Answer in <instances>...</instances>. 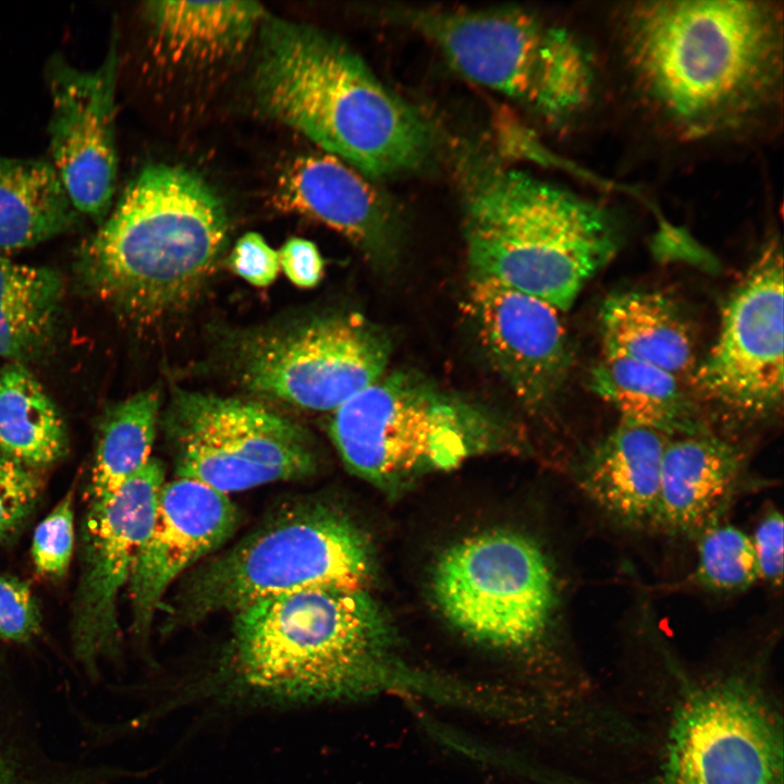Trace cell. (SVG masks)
Wrapping results in <instances>:
<instances>
[{
    "mask_svg": "<svg viewBox=\"0 0 784 784\" xmlns=\"http://www.w3.org/2000/svg\"><path fill=\"white\" fill-rule=\"evenodd\" d=\"M647 784H783L782 733L760 670L688 679Z\"/></svg>",
    "mask_w": 784,
    "mask_h": 784,
    "instance_id": "cell-9",
    "label": "cell"
},
{
    "mask_svg": "<svg viewBox=\"0 0 784 784\" xmlns=\"http://www.w3.org/2000/svg\"><path fill=\"white\" fill-rule=\"evenodd\" d=\"M164 428L175 476L224 494L301 479L316 467L305 431L262 404L176 392Z\"/></svg>",
    "mask_w": 784,
    "mask_h": 784,
    "instance_id": "cell-11",
    "label": "cell"
},
{
    "mask_svg": "<svg viewBox=\"0 0 784 784\" xmlns=\"http://www.w3.org/2000/svg\"><path fill=\"white\" fill-rule=\"evenodd\" d=\"M41 628V614L29 586L0 575V640L27 642Z\"/></svg>",
    "mask_w": 784,
    "mask_h": 784,
    "instance_id": "cell-32",
    "label": "cell"
},
{
    "mask_svg": "<svg viewBox=\"0 0 784 784\" xmlns=\"http://www.w3.org/2000/svg\"><path fill=\"white\" fill-rule=\"evenodd\" d=\"M749 535L759 581L773 589L781 588L784 568V523L781 511L773 505L765 509Z\"/></svg>",
    "mask_w": 784,
    "mask_h": 784,
    "instance_id": "cell-33",
    "label": "cell"
},
{
    "mask_svg": "<svg viewBox=\"0 0 784 784\" xmlns=\"http://www.w3.org/2000/svg\"><path fill=\"white\" fill-rule=\"evenodd\" d=\"M280 267L298 287H313L321 279L323 261L317 246L307 240L293 237L278 253Z\"/></svg>",
    "mask_w": 784,
    "mask_h": 784,
    "instance_id": "cell-35",
    "label": "cell"
},
{
    "mask_svg": "<svg viewBox=\"0 0 784 784\" xmlns=\"http://www.w3.org/2000/svg\"><path fill=\"white\" fill-rule=\"evenodd\" d=\"M389 636L364 589L313 588L234 614V690L305 703L372 694L394 685Z\"/></svg>",
    "mask_w": 784,
    "mask_h": 784,
    "instance_id": "cell-5",
    "label": "cell"
},
{
    "mask_svg": "<svg viewBox=\"0 0 784 784\" xmlns=\"http://www.w3.org/2000/svg\"><path fill=\"white\" fill-rule=\"evenodd\" d=\"M159 392L146 390L109 408L102 417L87 489L89 502L115 493L150 460Z\"/></svg>",
    "mask_w": 784,
    "mask_h": 784,
    "instance_id": "cell-28",
    "label": "cell"
},
{
    "mask_svg": "<svg viewBox=\"0 0 784 784\" xmlns=\"http://www.w3.org/2000/svg\"><path fill=\"white\" fill-rule=\"evenodd\" d=\"M238 522L237 507L228 494L188 478L164 481L151 530L127 583L137 635L149 628L172 583L223 544Z\"/></svg>",
    "mask_w": 784,
    "mask_h": 784,
    "instance_id": "cell-17",
    "label": "cell"
},
{
    "mask_svg": "<svg viewBox=\"0 0 784 784\" xmlns=\"http://www.w3.org/2000/svg\"><path fill=\"white\" fill-rule=\"evenodd\" d=\"M372 571L364 536L344 516L319 505L280 515L197 571L187 583V618L236 613L298 591L364 589Z\"/></svg>",
    "mask_w": 784,
    "mask_h": 784,
    "instance_id": "cell-7",
    "label": "cell"
},
{
    "mask_svg": "<svg viewBox=\"0 0 784 784\" xmlns=\"http://www.w3.org/2000/svg\"><path fill=\"white\" fill-rule=\"evenodd\" d=\"M164 468L150 457L115 493L89 502L82 527V569L71 620V648L91 683L120 653L118 596L151 530Z\"/></svg>",
    "mask_w": 784,
    "mask_h": 784,
    "instance_id": "cell-14",
    "label": "cell"
},
{
    "mask_svg": "<svg viewBox=\"0 0 784 784\" xmlns=\"http://www.w3.org/2000/svg\"><path fill=\"white\" fill-rule=\"evenodd\" d=\"M390 351L383 331L359 314H331L252 339L238 375L260 396L334 411L382 377Z\"/></svg>",
    "mask_w": 784,
    "mask_h": 784,
    "instance_id": "cell-12",
    "label": "cell"
},
{
    "mask_svg": "<svg viewBox=\"0 0 784 784\" xmlns=\"http://www.w3.org/2000/svg\"><path fill=\"white\" fill-rule=\"evenodd\" d=\"M696 563L688 581L696 588L732 596L759 583L750 535L726 522L702 531L695 540Z\"/></svg>",
    "mask_w": 784,
    "mask_h": 784,
    "instance_id": "cell-29",
    "label": "cell"
},
{
    "mask_svg": "<svg viewBox=\"0 0 784 784\" xmlns=\"http://www.w3.org/2000/svg\"><path fill=\"white\" fill-rule=\"evenodd\" d=\"M329 428L352 471L383 480L425 466H452L489 443L494 426L473 404L399 372L334 409Z\"/></svg>",
    "mask_w": 784,
    "mask_h": 784,
    "instance_id": "cell-8",
    "label": "cell"
},
{
    "mask_svg": "<svg viewBox=\"0 0 784 784\" xmlns=\"http://www.w3.org/2000/svg\"><path fill=\"white\" fill-rule=\"evenodd\" d=\"M118 775L106 764L53 755L25 688L0 667V784H110Z\"/></svg>",
    "mask_w": 784,
    "mask_h": 784,
    "instance_id": "cell-24",
    "label": "cell"
},
{
    "mask_svg": "<svg viewBox=\"0 0 784 784\" xmlns=\"http://www.w3.org/2000/svg\"><path fill=\"white\" fill-rule=\"evenodd\" d=\"M599 317L604 354L656 366L678 379L691 377L696 368L694 334L677 305L664 294H612L602 303Z\"/></svg>",
    "mask_w": 784,
    "mask_h": 784,
    "instance_id": "cell-21",
    "label": "cell"
},
{
    "mask_svg": "<svg viewBox=\"0 0 784 784\" xmlns=\"http://www.w3.org/2000/svg\"><path fill=\"white\" fill-rule=\"evenodd\" d=\"M621 39L636 84L679 133L705 137L747 122L775 96L782 19L765 1H642Z\"/></svg>",
    "mask_w": 784,
    "mask_h": 784,
    "instance_id": "cell-1",
    "label": "cell"
},
{
    "mask_svg": "<svg viewBox=\"0 0 784 784\" xmlns=\"http://www.w3.org/2000/svg\"><path fill=\"white\" fill-rule=\"evenodd\" d=\"M62 296L56 270L0 255V357L24 363L39 355L52 340Z\"/></svg>",
    "mask_w": 784,
    "mask_h": 784,
    "instance_id": "cell-27",
    "label": "cell"
},
{
    "mask_svg": "<svg viewBox=\"0 0 784 784\" xmlns=\"http://www.w3.org/2000/svg\"><path fill=\"white\" fill-rule=\"evenodd\" d=\"M783 279L782 250L771 243L732 291L690 377L703 399L738 419L767 418L782 406Z\"/></svg>",
    "mask_w": 784,
    "mask_h": 784,
    "instance_id": "cell-13",
    "label": "cell"
},
{
    "mask_svg": "<svg viewBox=\"0 0 784 784\" xmlns=\"http://www.w3.org/2000/svg\"><path fill=\"white\" fill-rule=\"evenodd\" d=\"M254 90L261 110L367 179L422 166L433 148L425 119L340 40L266 16Z\"/></svg>",
    "mask_w": 784,
    "mask_h": 784,
    "instance_id": "cell-2",
    "label": "cell"
},
{
    "mask_svg": "<svg viewBox=\"0 0 784 784\" xmlns=\"http://www.w3.org/2000/svg\"><path fill=\"white\" fill-rule=\"evenodd\" d=\"M667 437L620 422L584 458L577 483L602 514L629 530H656Z\"/></svg>",
    "mask_w": 784,
    "mask_h": 784,
    "instance_id": "cell-20",
    "label": "cell"
},
{
    "mask_svg": "<svg viewBox=\"0 0 784 784\" xmlns=\"http://www.w3.org/2000/svg\"><path fill=\"white\" fill-rule=\"evenodd\" d=\"M590 385L618 412L622 424L676 437L708 431L681 379L656 366L603 353L592 368Z\"/></svg>",
    "mask_w": 784,
    "mask_h": 784,
    "instance_id": "cell-22",
    "label": "cell"
},
{
    "mask_svg": "<svg viewBox=\"0 0 784 784\" xmlns=\"http://www.w3.org/2000/svg\"><path fill=\"white\" fill-rule=\"evenodd\" d=\"M146 11L168 56L193 61L240 51L267 16L253 1H152Z\"/></svg>",
    "mask_w": 784,
    "mask_h": 784,
    "instance_id": "cell-25",
    "label": "cell"
},
{
    "mask_svg": "<svg viewBox=\"0 0 784 784\" xmlns=\"http://www.w3.org/2000/svg\"><path fill=\"white\" fill-rule=\"evenodd\" d=\"M81 218L50 161L0 156V252L61 235Z\"/></svg>",
    "mask_w": 784,
    "mask_h": 784,
    "instance_id": "cell-23",
    "label": "cell"
},
{
    "mask_svg": "<svg viewBox=\"0 0 784 784\" xmlns=\"http://www.w3.org/2000/svg\"><path fill=\"white\" fill-rule=\"evenodd\" d=\"M433 592L454 626L503 648L540 645L561 605L549 556L534 539L509 531L474 536L446 550L436 566Z\"/></svg>",
    "mask_w": 784,
    "mask_h": 784,
    "instance_id": "cell-10",
    "label": "cell"
},
{
    "mask_svg": "<svg viewBox=\"0 0 784 784\" xmlns=\"http://www.w3.org/2000/svg\"><path fill=\"white\" fill-rule=\"evenodd\" d=\"M229 265L237 275L255 286L271 284L280 269L278 252L255 232L244 234L236 242Z\"/></svg>",
    "mask_w": 784,
    "mask_h": 784,
    "instance_id": "cell-34",
    "label": "cell"
},
{
    "mask_svg": "<svg viewBox=\"0 0 784 784\" xmlns=\"http://www.w3.org/2000/svg\"><path fill=\"white\" fill-rule=\"evenodd\" d=\"M747 463L738 443L709 430L667 439L656 530L695 540L725 522L732 505L750 487Z\"/></svg>",
    "mask_w": 784,
    "mask_h": 784,
    "instance_id": "cell-18",
    "label": "cell"
},
{
    "mask_svg": "<svg viewBox=\"0 0 784 784\" xmlns=\"http://www.w3.org/2000/svg\"><path fill=\"white\" fill-rule=\"evenodd\" d=\"M40 487L34 469L0 453V543L23 526L36 504Z\"/></svg>",
    "mask_w": 784,
    "mask_h": 784,
    "instance_id": "cell-31",
    "label": "cell"
},
{
    "mask_svg": "<svg viewBox=\"0 0 784 784\" xmlns=\"http://www.w3.org/2000/svg\"><path fill=\"white\" fill-rule=\"evenodd\" d=\"M467 307L490 363L523 405L536 409L552 400L571 366L560 310L476 274Z\"/></svg>",
    "mask_w": 784,
    "mask_h": 784,
    "instance_id": "cell-16",
    "label": "cell"
},
{
    "mask_svg": "<svg viewBox=\"0 0 784 784\" xmlns=\"http://www.w3.org/2000/svg\"><path fill=\"white\" fill-rule=\"evenodd\" d=\"M117 74L114 37L96 69H78L61 56H53L46 66L50 162L76 210L99 224L110 210L118 175Z\"/></svg>",
    "mask_w": 784,
    "mask_h": 784,
    "instance_id": "cell-15",
    "label": "cell"
},
{
    "mask_svg": "<svg viewBox=\"0 0 784 784\" xmlns=\"http://www.w3.org/2000/svg\"><path fill=\"white\" fill-rule=\"evenodd\" d=\"M228 230L223 201L199 175L150 164L81 244L77 279L122 318L148 323L198 290L225 245Z\"/></svg>",
    "mask_w": 784,
    "mask_h": 784,
    "instance_id": "cell-3",
    "label": "cell"
},
{
    "mask_svg": "<svg viewBox=\"0 0 784 784\" xmlns=\"http://www.w3.org/2000/svg\"><path fill=\"white\" fill-rule=\"evenodd\" d=\"M274 201L336 230L371 257H384L395 246L397 218L390 201L331 155L294 160L279 179Z\"/></svg>",
    "mask_w": 784,
    "mask_h": 784,
    "instance_id": "cell-19",
    "label": "cell"
},
{
    "mask_svg": "<svg viewBox=\"0 0 784 784\" xmlns=\"http://www.w3.org/2000/svg\"><path fill=\"white\" fill-rule=\"evenodd\" d=\"M476 84L550 121L580 113L596 82L586 46L522 9H406L396 14Z\"/></svg>",
    "mask_w": 784,
    "mask_h": 784,
    "instance_id": "cell-6",
    "label": "cell"
},
{
    "mask_svg": "<svg viewBox=\"0 0 784 784\" xmlns=\"http://www.w3.org/2000/svg\"><path fill=\"white\" fill-rule=\"evenodd\" d=\"M61 414L23 363L0 369V453L30 468L51 466L68 453Z\"/></svg>",
    "mask_w": 784,
    "mask_h": 784,
    "instance_id": "cell-26",
    "label": "cell"
},
{
    "mask_svg": "<svg viewBox=\"0 0 784 784\" xmlns=\"http://www.w3.org/2000/svg\"><path fill=\"white\" fill-rule=\"evenodd\" d=\"M74 549L73 492H69L37 526L32 543L36 571L59 578L70 565Z\"/></svg>",
    "mask_w": 784,
    "mask_h": 784,
    "instance_id": "cell-30",
    "label": "cell"
},
{
    "mask_svg": "<svg viewBox=\"0 0 784 784\" xmlns=\"http://www.w3.org/2000/svg\"><path fill=\"white\" fill-rule=\"evenodd\" d=\"M464 229L471 274L572 307L614 256L618 235L601 206L478 155L462 161Z\"/></svg>",
    "mask_w": 784,
    "mask_h": 784,
    "instance_id": "cell-4",
    "label": "cell"
}]
</instances>
